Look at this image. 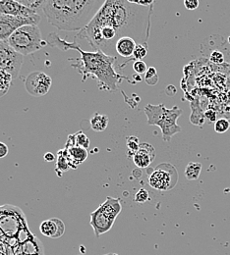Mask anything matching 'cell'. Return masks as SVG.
Listing matches in <instances>:
<instances>
[{
	"label": "cell",
	"mask_w": 230,
	"mask_h": 255,
	"mask_svg": "<svg viewBox=\"0 0 230 255\" xmlns=\"http://www.w3.org/2000/svg\"><path fill=\"white\" fill-rule=\"evenodd\" d=\"M153 8L154 5L144 7L131 0H106L76 38L86 39L91 47L112 57L117 55L115 45L121 37H132L138 44L148 45Z\"/></svg>",
	"instance_id": "1"
},
{
	"label": "cell",
	"mask_w": 230,
	"mask_h": 255,
	"mask_svg": "<svg viewBox=\"0 0 230 255\" xmlns=\"http://www.w3.org/2000/svg\"><path fill=\"white\" fill-rule=\"evenodd\" d=\"M47 44L57 47L60 50H76L80 53L81 57L77 59L78 63L73 64L80 74L83 76L82 82H85L89 79L90 76H93L97 79L99 83V90L115 92L118 89L120 82L126 77L120 75L115 70V63L117 61L116 57L108 56L102 51H85L77 43V40L73 42H68L60 38V36L51 32L47 37Z\"/></svg>",
	"instance_id": "2"
},
{
	"label": "cell",
	"mask_w": 230,
	"mask_h": 255,
	"mask_svg": "<svg viewBox=\"0 0 230 255\" xmlns=\"http://www.w3.org/2000/svg\"><path fill=\"white\" fill-rule=\"evenodd\" d=\"M101 0H45L42 11L48 23L66 32L83 31L97 15Z\"/></svg>",
	"instance_id": "3"
},
{
	"label": "cell",
	"mask_w": 230,
	"mask_h": 255,
	"mask_svg": "<svg viewBox=\"0 0 230 255\" xmlns=\"http://www.w3.org/2000/svg\"><path fill=\"white\" fill-rule=\"evenodd\" d=\"M144 110L148 117V124L161 128L165 141H169L173 135L181 131V127L177 125V120L183 114V111L178 106L167 109L165 104H147Z\"/></svg>",
	"instance_id": "4"
},
{
	"label": "cell",
	"mask_w": 230,
	"mask_h": 255,
	"mask_svg": "<svg viewBox=\"0 0 230 255\" xmlns=\"http://www.w3.org/2000/svg\"><path fill=\"white\" fill-rule=\"evenodd\" d=\"M7 43L22 56L33 54L46 44L36 25H28L18 29L10 36Z\"/></svg>",
	"instance_id": "5"
},
{
	"label": "cell",
	"mask_w": 230,
	"mask_h": 255,
	"mask_svg": "<svg viewBox=\"0 0 230 255\" xmlns=\"http://www.w3.org/2000/svg\"><path fill=\"white\" fill-rule=\"evenodd\" d=\"M122 210V204L119 198L108 196L106 200L99 205V208L91 214V226L94 229L95 236L109 232L115 222V219Z\"/></svg>",
	"instance_id": "6"
},
{
	"label": "cell",
	"mask_w": 230,
	"mask_h": 255,
	"mask_svg": "<svg viewBox=\"0 0 230 255\" xmlns=\"http://www.w3.org/2000/svg\"><path fill=\"white\" fill-rule=\"evenodd\" d=\"M178 181L176 168L168 163L161 164L149 177V185L158 191H170Z\"/></svg>",
	"instance_id": "7"
},
{
	"label": "cell",
	"mask_w": 230,
	"mask_h": 255,
	"mask_svg": "<svg viewBox=\"0 0 230 255\" xmlns=\"http://www.w3.org/2000/svg\"><path fill=\"white\" fill-rule=\"evenodd\" d=\"M40 22V16L34 15L33 17H14L9 15H0V40L8 41L10 36L18 29L28 26L36 25Z\"/></svg>",
	"instance_id": "8"
},
{
	"label": "cell",
	"mask_w": 230,
	"mask_h": 255,
	"mask_svg": "<svg viewBox=\"0 0 230 255\" xmlns=\"http://www.w3.org/2000/svg\"><path fill=\"white\" fill-rule=\"evenodd\" d=\"M52 79L41 71H35L31 73L26 81L25 88L29 95L35 97L45 96L51 87Z\"/></svg>",
	"instance_id": "9"
},
{
	"label": "cell",
	"mask_w": 230,
	"mask_h": 255,
	"mask_svg": "<svg viewBox=\"0 0 230 255\" xmlns=\"http://www.w3.org/2000/svg\"><path fill=\"white\" fill-rule=\"evenodd\" d=\"M0 15H9L14 17H33L37 15L33 10L23 5L16 0H1L0 1Z\"/></svg>",
	"instance_id": "10"
},
{
	"label": "cell",
	"mask_w": 230,
	"mask_h": 255,
	"mask_svg": "<svg viewBox=\"0 0 230 255\" xmlns=\"http://www.w3.org/2000/svg\"><path fill=\"white\" fill-rule=\"evenodd\" d=\"M69 162L70 168L77 169L78 166L88 159V150L76 145L70 135L68 136L65 148L63 149Z\"/></svg>",
	"instance_id": "11"
},
{
	"label": "cell",
	"mask_w": 230,
	"mask_h": 255,
	"mask_svg": "<svg viewBox=\"0 0 230 255\" xmlns=\"http://www.w3.org/2000/svg\"><path fill=\"white\" fill-rule=\"evenodd\" d=\"M156 158L155 147L147 142H142L139 150L133 155V162L139 168L149 167Z\"/></svg>",
	"instance_id": "12"
},
{
	"label": "cell",
	"mask_w": 230,
	"mask_h": 255,
	"mask_svg": "<svg viewBox=\"0 0 230 255\" xmlns=\"http://www.w3.org/2000/svg\"><path fill=\"white\" fill-rule=\"evenodd\" d=\"M39 231L43 236L47 238L56 239V238H60L64 234L65 226L61 220L57 218H52V219L45 220L40 224Z\"/></svg>",
	"instance_id": "13"
},
{
	"label": "cell",
	"mask_w": 230,
	"mask_h": 255,
	"mask_svg": "<svg viewBox=\"0 0 230 255\" xmlns=\"http://www.w3.org/2000/svg\"><path fill=\"white\" fill-rule=\"evenodd\" d=\"M137 44L138 43L132 37H128V36L121 37L116 42L115 51H116L117 55H119L123 58H129L128 61H131L133 53H134V50H135Z\"/></svg>",
	"instance_id": "14"
},
{
	"label": "cell",
	"mask_w": 230,
	"mask_h": 255,
	"mask_svg": "<svg viewBox=\"0 0 230 255\" xmlns=\"http://www.w3.org/2000/svg\"><path fill=\"white\" fill-rule=\"evenodd\" d=\"M108 122H109L108 117L106 115H102L99 113L94 114L90 120L91 128L98 132L103 131L108 126Z\"/></svg>",
	"instance_id": "15"
},
{
	"label": "cell",
	"mask_w": 230,
	"mask_h": 255,
	"mask_svg": "<svg viewBox=\"0 0 230 255\" xmlns=\"http://www.w3.org/2000/svg\"><path fill=\"white\" fill-rule=\"evenodd\" d=\"M202 172V164L199 162L188 163L185 169V177L189 181H195L199 179Z\"/></svg>",
	"instance_id": "16"
},
{
	"label": "cell",
	"mask_w": 230,
	"mask_h": 255,
	"mask_svg": "<svg viewBox=\"0 0 230 255\" xmlns=\"http://www.w3.org/2000/svg\"><path fill=\"white\" fill-rule=\"evenodd\" d=\"M70 137L72 138L73 142H74L76 145H78V146H80V147H82V148H85V149H87V150L89 149L90 144H91V140H90V138L84 133V131L79 130V131L75 132L74 134H70Z\"/></svg>",
	"instance_id": "17"
},
{
	"label": "cell",
	"mask_w": 230,
	"mask_h": 255,
	"mask_svg": "<svg viewBox=\"0 0 230 255\" xmlns=\"http://www.w3.org/2000/svg\"><path fill=\"white\" fill-rule=\"evenodd\" d=\"M12 80L13 77L9 73L0 70V97L5 96L8 93Z\"/></svg>",
	"instance_id": "18"
},
{
	"label": "cell",
	"mask_w": 230,
	"mask_h": 255,
	"mask_svg": "<svg viewBox=\"0 0 230 255\" xmlns=\"http://www.w3.org/2000/svg\"><path fill=\"white\" fill-rule=\"evenodd\" d=\"M57 162H56V169L55 171L58 172V173H63L66 172L70 169V165H69V162L68 159L66 157L65 153H64V150H59L58 153H57Z\"/></svg>",
	"instance_id": "19"
},
{
	"label": "cell",
	"mask_w": 230,
	"mask_h": 255,
	"mask_svg": "<svg viewBox=\"0 0 230 255\" xmlns=\"http://www.w3.org/2000/svg\"><path fill=\"white\" fill-rule=\"evenodd\" d=\"M145 81L150 86H155L159 83V75L157 69L154 67H150L145 74Z\"/></svg>",
	"instance_id": "20"
},
{
	"label": "cell",
	"mask_w": 230,
	"mask_h": 255,
	"mask_svg": "<svg viewBox=\"0 0 230 255\" xmlns=\"http://www.w3.org/2000/svg\"><path fill=\"white\" fill-rule=\"evenodd\" d=\"M148 45H144V44H137L134 53H133V57L132 60L134 59L135 61H142L148 54Z\"/></svg>",
	"instance_id": "21"
},
{
	"label": "cell",
	"mask_w": 230,
	"mask_h": 255,
	"mask_svg": "<svg viewBox=\"0 0 230 255\" xmlns=\"http://www.w3.org/2000/svg\"><path fill=\"white\" fill-rule=\"evenodd\" d=\"M126 145H127V147H128V149H129V151L133 153V155L139 150V148H140V145H141V142H140V140H139V138L137 137V136H134V135H131V136H128L127 137V139H126Z\"/></svg>",
	"instance_id": "22"
},
{
	"label": "cell",
	"mask_w": 230,
	"mask_h": 255,
	"mask_svg": "<svg viewBox=\"0 0 230 255\" xmlns=\"http://www.w3.org/2000/svg\"><path fill=\"white\" fill-rule=\"evenodd\" d=\"M230 122L227 118H222L218 120L215 124V131L218 133H224L230 129Z\"/></svg>",
	"instance_id": "23"
},
{
	"label": "cell",
	"mask_w": 230,
	"mask_h": 255,
	"mask_svg": "<svg viewBox=\"0 0 230 255\" xmlns=\"http://www.w3.org/2000/svg\"><path fill=\"white\" fill-rule=\"evenodd\" d=\"M149 199H150V193L144 188L140 189L138 192L135 194V197H134V201L137 202V203H140V204H143V203L147 202Z\"/></svg>",
	"instance_id": "24"
},
{
	"label": "cell",
	"mask_w": 230,
	"mask_h": 255,
	"mask_svg": "<svg viewBox=\"0 0 230 255\" xmlns=\"http://www.w3.org/2000/svg\"><path fill=\"white\" fill-rule=\"evenodd\" d=\"M23 5L28 7L29 9L33 10L36 14H38V10H42V6L44 1H38V0H32V1H20Z\"/></svg>",
	"instance_id": "25"
},
{
	"label": "cell",
	"mask_w": 230,
	"mask_h": 255,
	"mask_svg": "<svg viewBox=\"0 0 230 255\" xmlns=\"http://www.w3.org/2000/svg\"><path fill=\"white\" fill-rule=\"evenodd\" d=\"M133 69L135 71V73L137 75H143V74H146L147 71H148V68H147V65L146 63L142 60V61H135L133 64Z\"/></svg>",
	"instance_id": "26"
},
{
	"label": "cell",
	"mask_w": 230,
	"mask_h": 255,
	"mask_svg": "<svg viewBox=\"0 0 230 255\" xmlns=\"http://www.w3.org/2000/svg\"><path fill=\"white\" fill-rule=\"evenodd\" d=\"M210 60L213 63L222 64L224 63V61H225V57H224V54L221 51L215 50V51L212 52V54L210 56Z\"/></svg>",
	"instance_id": "27"
},
{
	"label": "cell",
	"mask_w": 230,
	"mask_h": 255,
	"mask_svg": "<svg viewBox=\"0 0 230 255\" xmlns=\"http://www.w3.org/2000/svg\"><path fill=\"white\" fill-rule=\"evenodd\" d=\"M184 6L186 7L187 10H195L199 6V1L198 0H185Z\"/></svg>",
	"instance_id": "28"
},
{
	"label": "cell",
	"mask_w": 230,
	"mask_h": 255,
	"mask_svg": "<svg viewBox=\"0 0 230 255\" xmlns=\"http://www.w3.org/2000/svg\"><path fill=\"white\" fill-rule=\"evenodd\" d=\"M8 152H9L8 146L4 142L0 141V159L4 158L8 154Z\"/></svg>",
	"instance_id": "29"
},
{
	"label": "cell",
	"mask_w": 230,
	"mask_h": 255,
	"mask_svg": "<svg viewBox=\"0 0 230 255\" xmlns=\"http://www.w3.org/2000/svg\"><path fill=\"white\" fill-rule=\"evenodd\" d=\"M205 116L207 119L210 120V122H215L216 121V117H217V114L214 110L212 109H209L206 113H205Z\"/></svg>",
	"instance_id": "30"
},
{
	"label": "cell",
	"mask_w": 230,
	"mask_h": 255,
	"mask_svg": "<svg viewBox=\"0 0 230 255\" xmlns=\"http://www.w3.org/2000/svg\"><path fill=\"white\" fill-rule=\"evenodd\" d=\"M55 158H56V156L53 153H51V152H46L44 154V156H43V159H44V161H46V162H53Z\"/></svg>",
	"instance_id": "31"
},
{
	"label": "cell",
	"mask_w": 230,
	"mask_h": 255,
	"mask_svg": "<svg viewBox=\"0 0 230 255\" xmlns=\"http://www.w3.org/2000/svg\"><path fill=\"white\" fill-rule=\"evenodd\" d=\"M5 42H6V41H1V40H0V51H1V48H2V46H3V44H4Z\"/></svg>",
	"instance_id": "32"
},
{
	"label": "cell",
	"mask_w": 230,
	"mask_h": 255,
	"mask_svg": "<svg viewBox=\"0 0 230 255\" xmlns=\"http://www.w3.org/2000/svg\"><path fill=\"white\" fill-rule=\"evenodd\" d=\"M116 255V254H107V255Z\"/></svg>",
	"instance_id": "33"
},
{
	"label": "cell",
	"mask_w": 230,
	"mask_h": 255,
	"mask_svg": "<svg viewBox=\"0 0 230 255\" xmlns=\"http://www.w3.org/2000/svg\"><path fill=\"white\" fill-rule=\"evenodd\" d=\"M229 42H230V37H229Z\"/></svg>",
	"instance_id": "34"
}]
</instances>
